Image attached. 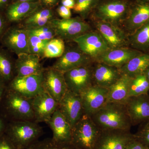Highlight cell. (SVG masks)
Returning a JSON list of instances; mask_svg holds the SVG:
<instances>
[{
	"label": "cell",
	"mask_w": 149,
	"mask_h": 149,
	"mask_svg": "<svg viewBox=\"0 0 149 149\" xmlns=\"http://www.w3.org/2000/svg\"><path fill=\"white\" fill-rule=\"evenodd\" d=\"M42 3L48 8H52L57 4L59 0H40Z\"/></svg>",
	"instance_id": "cell-41"
},
{
	"label": "cell",
	"mask_w": 149,
	"mask_h": 149,
	"mask_svg": "<svg viewBox=\"0 0 149 149\" xmlns=\"http://www.w3.org/2000/svg\"><path fill=\"white\" fill-rule=\"evenodd\" d=\"M42 85L45 91L58 103L68 89L63 72L52 67L44 68Z\"/></svg>",
	"instance_id": "cell-12"
},
{
	"label": "cell",
	"mask_w": 149,
	"mask_h": 149,
	"mask_svg": "<svg viewBox=\"0 0 149 149\" xmlns=\"http://www.w3.org/2000/svg\"><path fill=\"white\" fill-rule=\"evenodd\" d=\"M133 136L130 130H101L93 149H124Z\"/></svg>",
	"instance_id": "cell-11"
},
{
	"label": "cell",
	"mask_w": 149,
	"mask_h": 149,
	"mask_svg": "<svg viewBox=\"0 0 149 149\" xmlns=\"http://www.w3.org/2000/svg\"><path fill=\"white\" fill-rule=\"evenodd\" d=\"M5 27V22L3 19L0 15V37L2 35Z\"/></svg>",
	"instance_id": "cell-44"
},
{
	"label": "cell",
	"mask_w": 149,
	"mask_h": 149,
	"mask_svg": "<svg viewBox=\"0 0 149 149\" xmlns=\"http://www.w3.org/2000/svg\"><path fill=\"white\" fill-rule=\"evenodd\" d=\"M15 76H24L38 74L43 72L44 68L40 61V57L29 53L17 56L15 62Z\"/></svg>",
	"instance_id": "cell-23"
},
{
	"label": "cell",
	"mask_w": 149,
	"mask_h": 149,
	"mask_svg": "<svg viewBox=\"0 0 149 149\" xmlns=\"http://www.w3.org/2000/svg\"><path fill=\"white\" fill-rule=\"evenodd\" d=\"M7 85L1 80H0V102L1 100L4 93L6 91Z\"/></svg>",
	"instance_id": "cell-43"
},
{
	"label": "cell",
	"mask_w": 149,
	"mask_h": 149,
	"mask_svg": "<svg viewBox=\"0 0 149 149\" xmlns=\"http://www.w3.org/2000/svg\"><path fill=\"white\" fill-rule=\"evenodd\" d=\"M149 67V53H143L131 59L119 69L122 74L133 77L144 74Z\"/></svg>",
	"instance_id": "cell-26"
},
{
	"label": "cell",
	"mask_w": 149,
	"mask_h": 149,
	"mask_svg": "<svg viewBox=\"0 0 149 149\" xmlns=\"http://www.w3.org/2000/svg\"><path fill=\"white\" fill-rule=\"evenodd\" d=\"M35 121L47 123L58 108V102L44 91L32 99Z\"/></svg>",
	"instance_id": "cell-18"
},
{
	"label": "cell",
	"mask_w": 149,
	"mask_h": 149,
	"mask_svg": "<svg viewBox=\"0 0 149 149\" xmlns=\"http://www.w3.org/2000/svg\"><path fill=\"white\" fill-rule=\"evenodd\" d=\"M149 94V83L145 74L132 77L129 87L128 97Z\"/></svg>",
	"instance_id": "cell-30"
},
{
	"label": "cell",
	"mask_w": 149,
	"mask_h": 149,
	"mask_svg": "<svg viewBox=\"0 0 149 149\" xmlns=\"http://www.w3.org/2000/svg\"><path fill=\"white\" fill-rule=\"evenodd\" d=\"M93 63L79 67L63 72L68 90L80 95L93 85Z\"/></svg>",
	"instance_id": "cell-8"
},
{
	"label": "cell",
	"mask_w": 149,
	"mask_h": 149,
	"mask_svg": "<svg viewBox=\"0 0 149 149\" xmlns=\"http://www.w3.org/2000/svg\"><path fill=\"white\" fill-rule=\"evenodd\" d=\"M98 0H75L73 10L83 17H86L89 13L96 6Z\"/></svg>",
	"instance_id": "cell-34"
},
{
	"label": "cell",
	"mask_w": 149,
	"mask_h": 149,
	"mask_svg": "<svg viewBox=\"0 0 149 149\" xmlns=\"http://www.w3.org/2000/svg\"><path fill=\"white\" fill-rule=\"evenodd\" d=\"M134 135L149 148V120L140 124L139 130Z\"/></svg>",
	"instance_id": "cell-36"
},
{
	"label": "cell",
	"mask_w": 149,
	"mask_h": 149,
	"mask_svg": "<svg viewBox=\"0 0 149 149\" xmlns=\"http://www.w3.org/2000/svg\"><path fill=\"white\" fill-rule=\"evenodd\" d=\"M121 75L120 70L115 67L99 62L93 63V85L108 89Z\"/></svg>",
	"instance_id": "cell-20"
},
{
	"label": "cell",
	"mask_w": 149,
	"mask_h": 149,
	"mask_svg": "<svg viewBox=\"0 0 149 149\" xmlns=\"http://www.w3.org/2000/svg\"><path fill=\"white\" fill-rule=\"evenodd\" d=\"M82 52L94 60L110 49L102 35L97 31L92 30L73 40Z\"/></svg>",
	"instance_id": "cell-10"
},
{
	"label": "cell",
	"mask_w": 149,
	"mask_h": 149,
	"mask_svg": "<svg viewBox=\"0 0 149 149\" xmlns=\"http://www.w3.org/2000/svg\"><path fill=\"white\" fill-rule=\"evenodd\" d=\"M124 149H149L147 146L136 138L134 134L133 139L127 144Z\"/></svg>",
	"instance_id": "cell-38"
},
{
	"label": "cell",
	"mask_w": 149,
	"mask_h": 149,
	"mask_svg": "<svg viewBox=\"0 0 149 149\" xmlns=\"http://www.w3.org/2000/svg\"><path fill=\"white\" fill-rule=\"evenodd\" d=\"M64 41L61 38L53 39L46 45L43 57L47 58H58L62 55L65 50Z\"/></svg>",
	"instance_id": "cell-32"
},
{
	"label": "cell",
	"mask_w": 149,
	"mask_h": 149,
	"mask_svg": "<svg viewBox=\"0 0 149 149\" xmlns=\"http://www.w3.org/2000/svg\"><path fill=\"white\" fill-rule=\"evenodd\" d=\"M53 133L52 139L58 142H71L72 127L58 109L46 123Z\"/></svg>",
	"instance_id": "cell-22"
},
{
	"label": "cell",
	"mask_w": 149,
	"mask_h": 149,
	"mask_svg": "<svg viewBox=\"0 0 149 149\" xmlns=\"http://www.w3.org/2000/svg\"><path fill=\"white\" fill-rule=\"evenodd\" d=\"M38 0H16V2H38Z\"/></svg>",
	"instance_id": "cell-45"
},
{
	"label": "cell",
	"mask_w": 149,
	"mask_h": 149,
	"mask_svg": "<svg viewBox=\"0 0 149 149\" xmlns=\"http://www.w3.org/2000/svg\"><path fill=\"white\" fill-rule=\"evenodd\" d=\"M4 133L18 149H28L43 134V128L35 121H8Z\"/></svg>",
	"instance_id": "cell-3"
},
{
	"label": "cell",
	"mask_w": 149,
	"mask_h": 149,
	"mask_svg": "<svg viewBox=\"0 0 149 149\" xmlns=\"http://www.w3.org/2000/svg\"><path fill=\"white\" fill-rule=\"evenodd\" d=\"M0 113L8 121H35L32 99L22 95L7 87L0 102Z\"/></svg>",
	"instance_id": "cell-2"
},
{
	"label": "cell",
	"mask_w": 149,
	"mask_h": 149,
	"mask_svg": "<svg viewBox=\"0 0 149 149\" xmlns=\"http://www.w3.org/2000/svg\"><path fill=\"white\" fill-rule=\"evenodd\" d=\"M143 53L130 47L110 49L97 57L95 62L103 63L120 69L131 59Z\"/></svg>",
	"instance_id": "cell-19"
},
{
	"label": "cell",
	"mask_w": 149,
	"mask_h": 149,
	"mask_svg": "<svg viewBox=\"0 0 149 149\" xmlns=\"http://www.w3.org/2000/svg\"><path fill=\"white\" fill-rule=\"evenodd\" d=\"M27 30L30 33L35 35L40 38V40L43 41H50L56 36L54 28L50 24L42 27Z\"/></svg>",
	"instance_id": "cell-35"
},
{
	"label": "cell",
	"mask_w": 149,
	"mask_h": 149,
	"mask_svg": "<svg viewBox=\"0 0 149 149\" xmlns=\"http://www.w3.org/2000/svg\"><path fill=\"white\" fill-rule=\"evenodd\" d=\"M149 22V3L137 2L130 9L121 27L128 35Z\"/></svg>",
	"instance_id": "cell-21"
},
{
	"label": "cell",
	"mask_w": 149,
	"mask_h": 149,
	"mask_svg": "<svg viewBox=\"0 0 149 149\" xmlns=\"http://www.w3.org/2000/svg\"><path fill=\"white\" fill-rule=\"evenodd\" d=\"M108 89L93 85L80 94L84 113L91 116L108 102Z\"/></svg>",
	"instance_id": "cell-15"
},
{
	"label": "cell",
	"mask_w": 149,
	"mask_h": 149,
	"mask_svg": "<svg viewBox=\"0 0 149 149\" xmlns=\"http://www.w3.org/2000/svg\"><path fill=\"white\" fill-rule=\"evenodd\" d=\"M129 47L143 53H149V22L128 35Z\"/></svg>",
	"instance_id": "cell-27"
},
{
	"label": "cell",
	"mask_w": 149,
	"mask_h": 149,
	"mask_svg": "<svg viewBox=\"0 0 149 149\" xmlns=\"http://www.w3.org/2000/svg\"><path fill=\"white\" fill-rule=\"evenodd\" d=\"M57 12L61 17L63 19L71 18V13L70 9L63 6H60L57 9Z\"/></svg>",
	"instance_id": "cell-39"
},
{
	"label": "cell",
	"mask_w": 149,
	"mask_h": 149,
	"mask_svg": "<svg viewBox=\"0 0 149 149\" xmlns=\"http://www.w3.org/2000/svg\"><path fill=\"white\" fill-rule=\"evenodd\" d=\"M58 103V109L72 128L85 113L80 95L68 89Z\"/></svg>",
	"instance_id": "cell-13"
},
{
	"label": "cell",
	"mask_w": 149,
	"mask_h": 149,
	"mask_svg": "<svg viewBox=\"0 0 149 149\" xmlns=\"http://www.w3.org/2000/svg\"><path fill=\"white\" fill-rule=\"evenodd\" d=\"M130 9L128 3L121 0L102 3L97 5L93 15V21L105 22L121 27Z\"/></svg>",
	"instance_id": "cell-5"
},
{
	"label": "cell",
	"mask_w": 149,
	"mask_h": 149,
	"mask_svg": "<svg viewBox=\"0 0 149 149\" xmlns=\"http://www.w3.org/2000/svg\"><path fill=\"white\" fill-rule=\"evenodd\" d=\"M28 149H80L72 142H58L52 138L38 141Z\"/></svg>",
	"instance_id": "cell-31"
},
{
	"label": "cell",
	"mask_w": 149,
	"mask_h": 149,
	"mask_svg": "<svg viewBox=\"0 0 149 149\" xmlns=\"http://www.w3.org/2000/svg\"><path fill=\"white\" fill-rule=\"evenodd\" d=\"M91 117L100 130H130L132 126L125 104L108 102Z\"/></svg>",
	"instance_id": "cell-1"
},
{
	"label": "cell",
	"mask_w": 149,
	"mask_h": 149,
	"mask_svg": "<svg viewBox=\"0 0 149 149\" xmlns=\"http://www.w3.org/2000/svg\"><path fill=\"white\" fill-rule=\"evenodd\" d=\"M49 42L40 40L28 31L29 53L43 57L45 48Z\"/></svg>",
	"instance_id": "cell-33"
},
{
	"label": "cell",
	"mask_w": 149,
	"mask_h": 149,
	"mask_svg": "<svg viewBox=\"0 0 149 149\" xmlns=\"http://www.w3.org/2000/svg\"><path fill=\"white\" fill-rule=\"evenodd\" d=\"M8 120L0 113V134L4 133Z\"/></svg>",
	"instance_id": "cell-40"
},
{
	"label": "cell",
	"mask_w": 149,
	"mask_h": 149,
	"mask_svg": "<svg viewBox=\"0 0 149 149\" xmlns=\"http://www.w3.org/2000/svg\"><path fill=\"white\" fill-rule=\"evenodd\" d=\"M1 40L5 47L17 56L29 53L28 31L24 27L9 28L3 35Z\"/></svg>",
	"instance_id": "cell-17"
},
{
	"label": "cell",
	"mask_w": 149,
	"mask_h": 149,
	"mask_svg": "<svg viewBox=\"0 0 149 149\" xmlns=\"http://www.w3.org/2000/svg\"><path fill=\"white\" fill-rule=\"evenodd\" d=\"M124 104L132 126L149 120V94L129 97Z\"/></svg>",
	"instance_id": "cell-16"
},
{
	"label": "cell",
	"mask_w": 149,
	"mask_h": 149,
	"mask_svg": "<svg viewBox=\"0 0 149 149\" xmlns=\"http://www.w3.org/2000/svg\"><path fill=\"white\" fill-rule=\"evenodd\" d=\"M144 74L146 75V77L147 79H148V81L149 83V67L147 69V70H146Z\"/></svg>",
	"instance_id": "cell-47"
},
{
	"label": "cell",
	"mask_w": 149,
	"mask_h": 149,
	"mask_svg": "<svg viewBox=\"0 0 149 149\" xmlns=\"http://www.w3.org/2000/svg\"><path fill=\"white\" fill-rule=\"evenodd\" d=\"M49 24L54 28L56 36L63 41H73L77 37L93 30L89 23L78 17L53 19Z\"/></svg>",
	"instance_id": "cell-6"
},
{
	"label": "cell",
	"mask_w": 149,
	"mask_h": 149,
	"mask_svg": "<svg viewBox=\"0 0 149 149\" xmlns=\"http://www.w3.org/2000/svg\"><path fill=\"white\" fill-rule=\"evenodd\" d=\"M40 3L36 2H15L8 8L6 17L9 21L14 22L25 19L40 9Z\"/></svg>",
	"instance_id": "cell-24"
},
{
	"label": "cell",
	"mask_w": 149,
	"mask_h": 149,
	"mask_svg": "<svg viewBox=\"0 0 149 149\" xmlns=\"http://www.w3.org/2000/svg\"><path fill=\"white\" fill-rule=\"evenodd\" d=\"M93 23L110 49L129 47L128 34L122 27L101 21L95 20Z\"/></svg>",
	"instance_id": "cell-9"
},
{
	"label": "cell",
	"mask_w": 149,
	"mask_h": 149,
	"mask_svg": "<svg viewBox=\"0 0 149 149\" xmlns=\"http://www.w3.org/2000/svg\"><path fill=\"white\" fill-rule=\"evenodd\" d=\"M62 5L70 9H73L75 5V0H61Z\"/></svg>",
	"instance_id": "cell-42"
},
{
	"label": "cell",
	"mask_w": 149,
	"mask_h": 149,
	"mask_svg": "<svg viewBox=\"0 0 149 149\" xmlns=\"http://www.w3.org/2000/svg\"><path fill=\"white\" fill-rule=\"evenodd\" d=\"M53 17L54 13L52 10L39 9L24 19V27L30 29L42 27L49 24Z\"/></svg>",
	"instance_id": "cell-28"
},
{
	"label": "cell",
	"mask_w": 149,
	"mask_h": 149,
	"mask_svg": "<svg viewBox=\"0 0 149 149\" xmlns=\"http://www.w3.org/2000/svg\"><path fill=\"white\" fill-rule=\"evenodd\" d=\"M137 2L149 3V0H136Z\"/></svg>",
	"instance_id": "cell-48"
},
{
	"label": "cell",
	"mask_w": 149,
	"mask_h": 149,
	"mask_svg": "<svg viewBox=\"0 0 149 149\" xmlns=\"http://www.w3.org/2000/svg\"><path fill=\"white\" fill-rule=\"evenodd\" d=\"M92 58L85 54L77 47L65 49L64 52L58 58L52 67L62 72L94 62Z\"/></svg>",
	"instance_id": "cell-14"
},
{
	"label": "cell",
	"mask_w": 149,
	"mask_h": 149,
	"mask_svg": "<svg viewBox=\"0 0 149 149\" xmlns=\"http://www.w3.org/2000/svg\"><path fill=\"white\" fill-rule=\"evenodd\" d=\"M8 1V0H0V7H2L5 5Z\"/></svg>",
	"instance_id": "cell-46"
},
{
	"label": "cell",
	"mask_w": 149,
	"mask_h": 149,
	"mask_svg": "<svg viewBox=\"0 0 149 149\" xmlns=\"http://www.w3.org/2000/svg\"><path fill=\"white\" fill-rule=\"evenodd\" d=\"M100 131L91 116L84 113L72 128L71 142L80 149H93Z\"/></svg>",
	"instance_id": "cell-4"
},
{
	"label": "cell",
	"mask_w": 149,
	"mask_h": 149,
	"mask_svg": "<svg viewBox=\"0 0 149 149\" xmlns=\"http://www.w3.org/2000/svg\"><path fill=\"white\" fill-rule=\"evenodd\" d=\"M132 78L126 74H122L120 78L108 88V102L125 104L128 98Z\"/></svg>",
	"instance_id": "cell-25"
},
{
	"label": "cell",
	"mask_w": 149,
	"mask_h": 149,
	"mask_svg": "<svg viewBox=\"0 0 149 149\" xmlns=\"http://www.w3.org/2000/svg\"><path fill=\"white\" fill-rule=\"evenodd\" d=\"M15 75V62L5 52L0 50V80L7 85Z\"/></svg>",
	"instance_id": "cell-29"
},
{
	"label": "cell",
	"mask_w": 149,
	"mask_h": 149,
	"mask_svg": "<svg viewBox=\"0 0 149 149\" xmlns=\"http://www.w3.org/2000/svg\"><path fill=\"white\" fill-rule=\"evenodd\" d=\"M42 82L43 72L27 76H15L7 88L26 97L32 99L45 91Z\"/></svg>",
	"instance_id": "cell-7"
},
{
	"label": "cell",
	"mask_w": 149,
	"mask_h": 149,
	"mask_svg": "<svg viewBox=\"0 0 149 149\" xmlns=\"http://www.w3.org/2000/svg\"><path fill=\"white\" fill-rule=\"evenodd\" d=\"M0 149H18L5 133L0 134Z\"/></svg>",
	"instance_id": "cell-37"
}]
</instances>
